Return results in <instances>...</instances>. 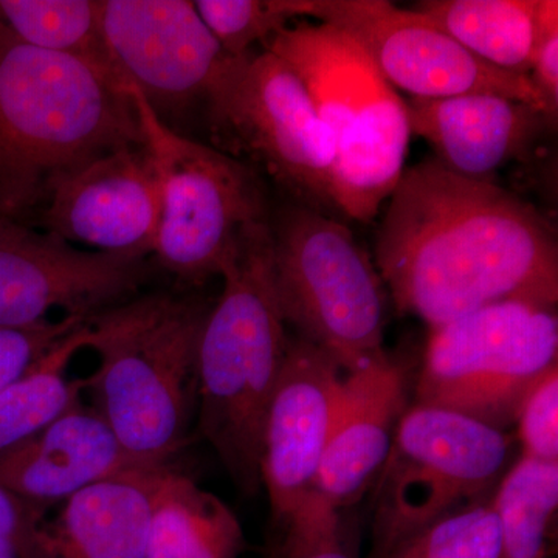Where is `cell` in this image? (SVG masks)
Masks as SVG:
<instances>
[{
	"label": "cell",
	"mask_w": 558,
	"mask_h": 558,
	"mask_svg": "<svg viewBox=\"0 0 558 558\" xmlns=\"http://www.w3.org/2000/svg\"><path fill=\"white\" fill-rule=\"evenodd\" d=\"M376 269L400 314L429 329L501 301H558L557 236L542 213L436 160L405 170L389 197Z\"/></svg>",
	"instance_id": "obj_1"
},
{
	"label": "cell",
	"mask_w": 558,
	"mask_h": 558,
	"mask_svg": "<svg viewBox=\"0 0 558 558\" xmlns=\"http://www.w3.org/2000/svg\"><path fill=\"white\" fill-rule=\"evenodd\" d=\"M223 289L197 343V429L234 486H260L264 422L290 347L274 281L269 218L241 230L223 260Z\"/></svg>",
	"instance_id": "obj_2"
},
{
	"label": "cell",
	"mask_w": 558,
	"mask_h": 558,
	"mask_svg": "<svg viewBox=\"0 0 558 558\" xmlns=\"http://www.w3.org/2000/svg\"><path fill=\"white\" fill-rule=\"evenodd\" d=\"M140 143L126 87L0 25V215L22 220L62 172Z\"/></svg>",
	"instance_id": "obj_3"
},
{
	"label": "cell",
	"mask_w": 558,
	"mask_h": 558,
	"mask_svg": "<svg viewBox=\"0 0 558 558\" xmlns=\"http://www.w3.org/2000/svg\"><path fill=\"white\" fill-rule=\"evenodd\" d=\"M208 310L159 292L87 318L98 368L84 379L92 407L143 464L170 465L189 440L197 400V343Z\"/></svg>",
	"instance_id": "obj_4"
},
{
	"label": "cell",
	"mask_w": 558,
	"mask_h": 558,
	"mask_svg": "<svg viewBox=\"0 0 558 558\" xmlns=\"http://www.w3.org/2000/svg\"><path fill=\"white\" fill-rule=\"evenodd\" d=\"M264 50L299 75L333 140L336 211L371 222L405 172V100L362 47L330 25L295 22L271 36Z\"/></svg>",
	"instance_id": "obj_5"
},
{
	"label": "cell",
	"mask_w": 558,
	"mask_h": 558,
	"mask_svg": "<svg viewBox=\"0 0 558 558\" xmlns=\"http://www.w3.org/2000/svg\"><path fill=\"white\" fill-rule=\"evenodd\" d=\"M270 227L275 290L288 328L344 373L381 354L384 288L352 231L303 204L286 208Z\"/></svg>",
	"instance_id": "obj_6"
},
{
	"label": "cell",
	"mask_w": 558,
	"mask_h": 558,
	"mask_svg": "<svg viewBox=\"0 0 558 558\" xmlns=\"http://www.w3.org/2000/svg\"><path fill=\"white\" fill-rule=\"evenodd\" d=\"M556 307L501 301L432 329L417 405L453 411L490 427L517 422L521 403L557 368Z\"/></svg>",
	"instance_id": "obj_7"
},
{
	"label": "cell",
	"mask_w": 558,
	"mask_h": 558,
	"mask_svg": "<svg viewBox=\"0 0 558 558\" xmlns=\"http://www.w3.org/2000/svg\"><path fill=\"white\" fill-rule=\"evenodd\" d=\"M216 145L245 157L300 204L336 209V148L299 75L270 51L223 61L205 98Z\"/></svg>",
	"instance_id": "obj_8"
},
{
	"label": "cell",
	"mask_w": 558,
	"mask_h": 558,
	"mask_svg": "<svg viewBox=\"0 0 558 558\" xmlns=\"http://www.w3.org/2000/svg\"><path fill=\"white\" fill-rule=\"evenodd\" d=\"M128 94L160 183L153 255L180 281L201 284L220 274L241 230L267 218L259 180L242 161L168 126L134 86Z\"/></svg>",
	"instance_id": "obj_9"
},
{
	"label": "cell",
	"mask_w": 558,
	"mask_h": 558,
	"mask_svg": "<svg viewBox=\"0 0 558 558\" xmlns=\"http://www.w3.org/2000/svg\"><path fill=\"white\" fill-rule=\"evenodd\" d=\"M509 447L502 429L475 418L417 403L407 410L373 484L376 557L476 505L501 478Z\"/></svg>",
	"instance_id": "obj_10"
},
{
	"label": "cell",
	"mask_w": 558,
	"mask_h": 558,
	"mask_svg": "<svg viewBox=\"0 0 558 558\" xmlns=\"http://www.w3.org/2000/svg\"><path fill=\"white\" fill-rule=\"evenodd\" d=\"M290 9L296 20L314 17L347 33L387 83L410 98L501 95L548 116L529 76L478 60L416 10L385 0H290Z\"/></svg>",
	"instance_id": "obj_11"
},
{
	"label": "cell",
	"mask_w": 558,
	"mask_h": 558,
	"mask_svg": "<svg viewBox=\"0 0 558 558\" xmlns=\"http://www.w3.org/2000/svg\"><path fill=\"white\" fill-rule=\"evenodd\" d=\"M110 61L154 112L170 117L205 98L227 54L189 0H101Z\"/></svg>",
	"instance_id": "obj_12"
},
{
	"label": "cell",
	"mask_w": 558,
	"mask_h": 558,
	"mask_svg": "<svg viewBox=\"0 0 558 558\" xmlns=\"http://www.w3.org/2000/svg\"><path fill=\"white\" fill-rule=\"evenodd\" d=\"M142 260L86 252L0 215V326H27L50 311L90 317L142 284Z\"/></svg>",
	"instance_id": "obj_13"
},
{
	"label": "cell",
	"mask_w": 558,
	"mask_h": 558,
	"mask_svg": "<svg viewBox=\"0 0 558 558\" xmlns=\"http://www.w3.org/2000/svg\"><path fill=\"white\" fill-rule=\"evenodd\" d=\"M40 204L44 229L69 244L138 259L153 255L160 183L145 143L109 150L62 172Z\"/></svg>",
	"instance_id": "obj_14"
},
{
	"label": "cell",
	"mask_w": 558,
	"mask_h": 558,
	"mask_svg": "<svg viewBox=\"0 0 558 558\" xmlns=\"http://www.w3.org/2000/svg\"><path fill=\"white\" fill-rule=\"evenodd\" d=\"M344 371L328 352L292 337L271 396L263 447L260 484L271 513L284 526L318 494L317 478Z\"/></svg>",
	"instance_id": "obj_15"
},
{
	"label": "cell",
	"mask_w": 558,
	"mask_h": 558,
	"mask_svg": "<svg viewBox=\"0 0 558 558\" xmlns=\"http://www.w3.org/2000/svg\"><path fill=\"white\" fill-rule=\"evenodd\" d=\"M407 374L385 352L343 374L317 490L333 509L373 486L407 413Z\"/></svg>",
	"instance_id": "obj_16"
},
{
	"label": "cell",
	"mask_w": 558,
	"mask_h": 558,
	"mask_svg": "<svg viewBox=\"0 0 558 558\" xmlns=\"http://www.w3.org/2000/svg\"><path fill=\"white\" fill-rule=\"evenodd\" d=\"M410 131L435 149L446 170L473 180L492 175L512 161L526 160L557 121L526 102L501 95L410 98Z\"/></svg>",
	"instance_id": "obj_17"
},
{
	"label": "cell",
	"mask_w": 558,
	"mask_h": 558,
	"mask_svg": "<svg viewBox=\"0 0 558 558\" xmlns=\"http://www.w3.org/2000/svg\"><path fill=\"white\" fill-rule=\"evenodd\" d=\"M146 468L156 465L132 458L100 413L78 402L38 435L0 453V486L47 510L92 484Z\"/></svg>",
	"instance_id": "obj_18"
},
{
	"label": "cell",
	"mask_w": 558,
	"mask_h": 558,
	"mask_svg": "<svg viewBox=\"0 0 558 558\" xmlns=\"http://www.w3.org/2000/svg\"><path fill=\"white\" fill-rule=\"evenodd\" d=\"M130 470L83 488L46 526L54 558H145L161 470Z\"/></svg>",
	"instance_id": "obj_19"
},
{
	"label": "cell",
	"mask_w": 558,
	"mask_h": 558,
	"mask_svg": "<svg viewBox=\"0 0 558 558\" xmlns=\"http://www.w3.org/2000/svg\"><path fill=\"white\" fill-rule=\"evenodd\" d=\"M417 13L492 68L529 76L539 43L558 28L557 0H428Z\"/></svg>",
	"instance_id": "obj_20"
},
{
	"label": "cell",
	"mask_w": 558,
	"mask_h": 558,
	"mask_svg": "<svg viewBox=\"0 0 558 558\" xmlns=\"http://www.w3.org/2000/svg\"><path fill=\"white\" fill-rule=\"evenodd\" d=\"M244 545L240 520L222 499L171 465L161 470L145 558H240Z\"/></svg>",
	"instance_id": "obj_21"
},
{
	"label": "cell",
	"mask_w": 558,
	"mask_h": 558,
	"mask_svg": "<svg viewBox=\"0 0 558 558\" xmlns=\"http://www.w3.org/2000/svg\"><path fill=\"white\" fill-rule=\"evenodd\" d=\"M90 340L84 323L33 365L21 379L0 392V453L38 435L40 429L81 402L84 379H69L68 368L76 352Z\"/></svg>",
	"instance_id": "obj_22"
},
{
	"label": "cell",
	"mask_w": 558,
	"mask_h": 558,
	"mask_svg": "<svg viewBox=\"0 0 558 558\" xmlns=\"http://www.w3.org/2000/svg\"><path fill=\"white\" fill-rule=\"evenodd\" d=\"M0 25L21 43L87 62L126 87L106 47L101 0H0Z\"/></svg>",
	"instance_id": "obj_23"
},
{
	"label": "cell",
	"mask_w": 558,
	"mask_h": 558,
	"mask_svg": "<svg viewBox=\"0 0 558 558\" xmlns=\"http://www.w3.org/2000/svg\"><path fill=\"white\" fill-rule=\"evenodd\" d=\"M499 531L498 558H543L558 506V462L521 457L492 499Z\"/></svg>",
	"instance_id": "obj_24"
},
{
	"label": "cell",
	"mask_w": 558,
	"mask_h": 558,
	"mask_svg": "<svg viewBox=\"0 0 558 558\" xmlns=\"http://www.w3.org/2000/svg\"><path fill=\"white\" fill-rule=\"evenodd\" d=\"M499 531L492 502L469 506L407 539L385 558H498Z\"/></svg>",
	"instance_id": "obj_25"
},
{
	"label": "cell",
	"mask_w": 558,
	"mask_h": 558,
	"mask_svg": "<svg viewBox=\"0 0 558 558\" xmlns=\"http://www.w3.org/2000/svg\"><path fill=\"white\" fill-rule=\"evenodd\" d=\"M194 7L229 58L252 53L296 20L290 0H197Z\"/></svg>",
	"instance_id": "obj_26"
},
{
	"label": "cell",
	"mask_w": 558,
	"mask_h": 558,
	"mask_svg": "<svg viewBox=\"0 0 558 558\" xmlns=\"http://www.w3.org/2000/svg\"><path fill=\"white\" fill-rule=\"evenodd\" d=\"M89 317L65 315L27 326H0V392L21 379L58 341L78 329Z\"/></svg>",
	"instance_id": "obj_27"
},
{
	"label": "cell",
	"mask_w": 558,
	"mask_h": 558,
	"mask_svg": "<svg viewBox=\"0 0 558 558\" xmlns=\"http://www.w3.org/2000/svg\"><path fill=\"white\" fill-rule=\"evenodd\" d=\"M284 527L281 558H352L341 545L339 510L323 497L303 506Z\"/></svg>",
	"instance_id": "obj_28"
},
{
	"label": "cell",
	"mask_w": 558,
	"mask_h": 558,
	"mask_svg": "<svg viewBox=\"0 0 558 558\" xmlns=\"http://www.w3.org/2000/svg\"><path fill=\"white\" fill-rule=\"evenodd\" d=\"M519 436L524 457L558 462V369H550L521 403Z\"/></svg>",
	"instance_id": "obj_29"
},
{
	"label": "cell",
	"mask_w": 558,
	"mask_h": 558,
	"mask_svg": "<svg viewBox=\"0 0 558 558\" xmlns=\"http://www.w3.org/2000/svg\"><path fill=\"white\" fill-rule=\"evenodd\" d=\"M44 515L46 510L36 508L9 488L0 486V537L25 548L51 554Z\"/></svg>",
	"instance_id": "obj_30"
},
{
	"label": "cell",
	"mask_w": 558,
	"mask_h": 558,
	"mask_svg": "<svg viewBox=\"0 0 558 558\" xmlns=\"http://www.w3.org/2000/svg\"><path fill=\"white\" fill-rule=\"evenodd\" d=\"M550 119H558V28L546 33L529 73Z\"/></svg>",
	"instance_id": "obj_31"
},
{
	"label": "cell",
	"mask_w": 558,
	"mask_h": 558,
	"mask_svg": "<svg viewBox=\"0 0 558 558\" xmlns=\"http://www.w3.org/2000/svg\"><path fill=\"white\" fill-rule=\"evenodd\" d=\"M0 558H54L46 550L25 548L17 543L0 537Z\"/></svg>",
	"instance_id": "obj_32"
},
{
	"label": "cell",
	"mask_w": 558,
	"mask_h": 558,
	"mask_svg": "<svg viewBox=\"0 0 558 558\" xmlns=\"http://www.w3.org/2000/svg\"><path fill=\"white\" fill-rule=\"evenodd\" d=\"M269 558H281V553L278 550H275V553H271Z\"/></svg>",
	"instance_id": "obj_33"
}]
</instances>
